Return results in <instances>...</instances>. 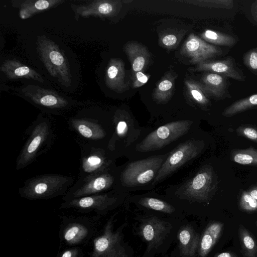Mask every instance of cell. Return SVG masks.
I'll return each instance as SVG.
<instances>
[{
	"instance_id": "1",
	"label": "cell",
	"mask_w": 257,
	"mask_h": 257,
	"mask_svg": "<svg viewBox=\"0 0 257 257\" xmlns=\"http://www.w3.org/2000/svg\"><path fill=\"white\" fill-rule=\"evenodd\" d=\"M218 186V176L213 166L206 163L179 183L167 186L164 191L187 215H197L211 201Z\"/></svg>"
},
{
	"instance_id": "2",
	"label": "cell",
	"mask_w": 257,
	"mask_h": 257,
	"mask_svg": "<svg viewBox=\"0 0 257 257\" xmlns=\"http://www.w3.org/2000/svg\"><path fill=\"white\" fill-rule=\"evenodd\" d=\"M197 129L198 122L193 118L174 120L155 127H150L124 157L128 160H134L170 153Z\"/></svg>"
},
{
	"instance_id": "3",
	"label": "cell",
	"mask_w": 257,
	"mask_h": 257,
	"mask_svg": "<svg viewBox=\"0 0 257 257\" xmlns=\"http://www.w3.org/2000/svg\"><path fill=\"white\" fill-rule=\"evenodd\" d=\"M133 233L145 243L142 257L163 256L175 242L179 230L186 218L167 217L136 211Z\"/></svg>"
},
{
	"instance_id": "4",
	"label": "cell",
	"mask_w": 257,
	"mask_h": 257,
	"mask_svg": "<svg viewBox=\"0 0 257 257\" xmlns=\"http://www.w3.org/2000/svg\"><path fill=\"white\" fill-rule=\"evenodd\" d=\"M169 154L128 160L120 166L116 189L126 193L152 190V186L158 171Z\"/></svg>"
},
{
	"instance_id": "5",
	"label": "cell",
	"mask_w": 257,
	"mask_h": 257,
	"mask_svg": "<svg viewBox=\"0 0 257 257\" xmlns=\"http://www.w3.org/2000/svg\"><path fill=\"white\" fill-rule=\"evenodd\" d=\"M114 133L107 150L115 160L125 155L142 139L150 127L141 126L131 112L119 108L113 112Z\"/></svg>"
},
{
	"instance_id": "6",
	"label": "cell",
	"mask_w": 257,
	"mask_h": 257,
	"mask_svg": "<svg viewBox=\"0 0 257 257\" xmlns=\"http://www.w3.org/2000/svg\"><path fill=\"white\" fill-rule=\"evenodd\" d=\"M191 133L167 156L160 168L152 184V190L178 170L197 159L205 151L207 142L199 133Z\"/></svg>"
},
{
	"instance_id": "7",
	"label": "cell",
	"mask_w": 257,
	"mask_h": 257,
	"mask_svg": "<svg viewBox=\"0 0 257 257\" xmlns=\"http://www.w3.org/2000/svg\"><path fill=\"white\" fill-rule=\"evenodd\" d=\"M70 128L84 141V144L107 149L114 133L112 115L106 118L87 116H75L68 121Z\"/></svg>"
},
{
	"instance_id": "8",
	"label": "cell",
	"mask_w": 257,
	"mask_h": 257,
	"mask_svg": "<svg viewBox=\"0 0 257 257\" xmlns=\"http://www.w3.org/2000/svg\"><path fill=\"white\" fill-rule=\"evenodd\" d=\"M72 177L60 174H44L28 179L19 189L28 199H48L67 193L73 183Z\"/></svg>"
},
{
	"instance_id": "9",
	"label": "cell",
	"mask_w": 257,
	"mask_h": 257,
	"mask_svg": "<svg viewBox=\"0 0 257 257\" xmlns=\"http://www.w3.org/2000/svg\"><path fill=\"white\" fill-rule=\"evenodd\" d=\"M36 44L38 53L48 73L62 85L69 87L71 75L69 63L64 53L45 35L37 37Z\"/></svg>"
},
{
	"instance_id": "10",
	"label": "cell",
	"mask_w": 257,
	"mask_h": 257,
	"mask_svg": "<svg viewBox=\"0 0 257 257\" xmlns=\"http://www.w3.org/2000/svg\"><path fill=\"white\" fill-rule=\"evenodd\" d=\"M52 137L49 119L40 115L31 126L29 136L17 157L16 170L22 169L33 163L44 147L51 143Z\"/></svg>"
},
{
	"instance_id": "11",
	"label": "cell",
	"mask_w": 257,
	"mask_h": 257,
	"mask_svg": "<svg viewBox=\"0 0 257 257\" xmlns=\"http://www.w3.org/2000/svg\"><path fill=\"white\" fill-rule=\"evenodd\" d=\"M120 166L77 181L68 190L64 199L74 198L106 192L116 189Z\"/></svg>"
},
{
	"instance_id": "12",
	"label": "cell",
	"mask_w": 257,
	"mask_h": 257,
	"mask_svg": "<svg viewBox=\"0 0 257 257\" xmlns=\"http://www.w3.org/2000/svg\"><path fill=\"white\" fill-rule=\"evenodd\" d=\"M125 203L132 205L138 211L183 219L187 217L166 196L154 191L137 194L129 193Z\"/></svg>"
},
{
	"instance_id": "13",
	"label": "cell",
	"mask_w": 257,
	"mask_h": 257,
	"mask_svg": "<svg viewBox=\"0 0 257 257\" xmlns=\"http://www.w3.org/2000/svg\"><path fill=\"white\" fill-rule=\"evenodd\" d=\"M115 162L106 148L83 144L78 181L111 169L117 166Z\"/></svg>"
},
{
	"instance_id": "14",
	"label": "cell",
	"mask_w": 257,
	"mask_h": 257,
	"mask_svg": "<svg viewBox=\"0 0 257 257\" xmlns=\"http://www.w3.org/2000/svg\"><path fill=\"white\" fill-rule=\"evenodd\" d=\"M128 194L115 189L104 193L66 201V203L70 206L83 209L94 208L99 210H107L125 203Z\"/></svg>"
},
{
	"instance_id": "15",
	"label": "cell",
	"mask_w": 257,
	"mask_h": 257,
	"mask_svg": "<svg viewBox=\"0 0 257 257\" xmlns=\"http://www.w3.org/2000/svg\"><path fill=\"white\" fill-rule=\"evenodd\" d=\"M200 238L201 233L195 222L186 218L179 230L176 246L170 257H199Z\"/></svg>"
},
{
	"instance_id": "16",
	"label": "cell",
	"mask_w": 257,
	"mask_h": 257,
	"mask_svg": "<svg viewBox=\"0 0 257 257\" xmlns=\"http://www.w3.org/2000/svg\"><path fill=\"white\" fill-rule=\"evenodd\" d=\"M181 53L188 58L191 63L197 65L220 55L222 51L191 33L183 45Z\"/></svg>"
},
{
	"instance_id": "17",
	"label": "cell",
	"mask_w": 257,
	"mask_h": 257,
	"mask_svg": "<svg viewBox=\"0 0 257 257\" xmlns=\"http://www.w3.org/2000/svg\"><path fill=\"white\" fill-rule=\"evenodd\" d=\"M122 1L118 0H95L85 5L72 4L74 19L90 17L105 18L116 15L122 7Z\"/></svg>"
},
{
	"instance_id": "18",
	"label": "cell",
	"mask_w": 257,
	"mask_h": 257,
	"mask_svg": "<svg viewBox=\"0 0 257 257\" xmlns=\"http://www.w3.org/2000/svg\"><path fill=\"white\" fill-rule=\"evenodd\" d=\"M24 95L35 104L49 109H61L67 106L68 101L57 92L38 85L29 84L22 89Z\"/></svg>"
},
{
	"instance_id": "19",
	"label": "cell",
	"mask_w": 257,
	"mask_h": 257,
	"mask_svg": "<svg viewBox=\"0 0 257 257\" xmlns=\"http://www.w3.org/2000/svg\"><path fill=\"white\" fill-rule=\"evenodd\" d=\"M196 70L214 73L238 81H244V76L230 58L224 60L206 61L197 65Z\"/></svg>"
},
{
	"instance_id": "20",
	"label": "cell",
	"mask_w": 257,
	"mask_h": 257,
	"mask_svg": "<svg viewBox=\"0 0 257 257\" xmlns=\"http://www.w3.org/2000/svg\"><path fill=\"white\" fill-rule=\"evenodd\" d=\"M105 84L108 88L117 93H121L128 89L125 82L124 64L120 59H110L105 73Z\"/></svg>"
},
{
	"instance_id": "21",
	"label": "cell",
	"mask_w": 257,
	"mask_h": 257,
	"mask_svg": "<svg viewBox=\"0 0 257 257\" xmlns=\"http://www.w3.org/2000/svg\"><path fill=\"white\" fill-rule=\"evenodd\" d=\"M65 1L63 0H24L13 1L14 7L19 9V15L23 20L30 18L36 14L56 7Z\"/></svg>"
},
{
	"instance_id": "22",
	"label": "cell",
	"mask_w": 257,
	"mask_h": 257,
	"mask_svg": "<svg viewBox=\"0 0 257 257\" xmlns=\"http://www.w3.org/2000/svg\"><path fill=\"white\" fill-rule=\"evenodd\" d=\"M0 69L10 79L25 78L33 79L40 83L44 82L43 77L36 71L17 60H5L3 62Z\"/></svg>"
},
{
	"instance_id": "23",
	"label": "cell",
	"mask_w": 257,
	"mask_h": 257,
	"mask_svg": "<svg viewBox=\"0 0 257 257\" xmlns=\"http://www.w3.org/2000/svg\"><path fill=\"white\" fill-rule=\"evenodd\" d=\"M124 50L132 65L133 77L137 72H144L150 58L147 48L140 43L132 42L126 43Z\"/></svg>"
},
{
	"instance_id": "24",
	"label": "cell",
	"mask_w": 257,
	"mask_h": 257,
	"mask_svg": "<svg viewBox=\"0 0 257 257\" xmlns=\"http://www.w3.org/2000/svg\"><path fill=\"white\" fill-rule=\"evenodd\" d=\"M223 227V224L222 222L213 221L207 225L201 233L199 257L207 256L220 236Z\"/></svg>"
},
{
	"instance_id": "25",
	"label": "cell",
	"mask_w": 257,
	"mask_h": 257,
	"mask_svg": "<svg viewBox=\"0 0 257 257\" xmlns=\"http://www.w3.org/2000/svg\"><path fill=\"white\" fill-rule=\"evenodd\" d=\"M200 84L208 95L221 99L227 94L226 80L222 75L207 73L201 78Z\"/></svg>"
},
{
	"instance_id": "26",
	"label": "cell",
	"mask_w": 257,
	"mask_h": 257,
	"mask_svg": "<svg viewBox=\"0 0 257 257\" xmlns=\"http://www.w3.org/2000/svg\"><path fill=\"white\" fill-rule=\"evenodd\" d=\"M175 76L166 74L158 83L153 94V100L159 105H164L170 100L175 88Z\"/></svg>"
},
{
	"instance_id": "27",
	"label": "cell",
	"mask_w": 257,
	"mask_h": 257,
	"mask_svg": "<svg viewBox=\"0 0 257 257\" xmlns=\"http://www.w3.org/2000/svg\"><path fill=\"white\" fill-rule=\"evenodd\" d=\"M238 235L244 257H257V240L242 224L239 226Z\"/></svg>"
},
{
	"instance_id": "28",
	"label": "cell",
	"mask_w": 257,
	"mask_h": 257,
	"mask_svg": "<svg viewBox=\"0 0 257 257\" xmlns=\"http://www.w3.org/2000/svg\"><path fill=\"white\" fill-rule=\"evenodd\" d=\"M185 85L191 100L201 107H206L210 104L208 95L202 88L200 83L192 79H185Z\"/></svg>"
},
{
	"instance_id": "29",
	"label": "cell",
	"mask_w": 257,
	"mask_h": 257,
	"mask_svg": "<svg viewBox=\"0 0 257 257\" xmlns=\"http://www.w3.org/2000/svg\"><path fill=\"white\" fill-rule=\"evenodd\" d=\"M200 36L205 42L216 45L230 47L236 43V40L232 36L209 29L204 31Z\"/></svg>"
},
{
	"instance_id": "30",
	"label": "cell",
	"mask_w": 257,
	"mask_h": 257,
	"mask_svg": "<svg viewBox=\"0 0 257 257\" xmlns=\"http://www.w3.org/2000/svg\"><path fill=\"white\" fill-rule=\"evenodd\" d=\"M256 105L257 93L235 101L224 109L222 114L226 117L231 116Z\"/></svg>"
},
{
	"instance_id": "31",
	"label": "cell",
	"mask_w": 257,
	"mask_h": 257,
	"mask_svg": "<svg viewBox=\"0 0 257 257\" xmlns=\"http://www.w3.org/2000/svg\"><path fill=\"white\" fill-rule=\"evenodd\" d=\"M232 160L243 165H257V150L250 147L246 149L236 150L231 153Z\"/></svg>"
},
{
	"instance_id": "32",
	"label": "cell",
	"mask_w": 257,
	"mask_h": 257,
	"mask_svg": "<svg viewBox=\"0 0 257 257\" xmlns=\"http://www.w3.org/2000/svg\"><path fill=\"white\" fill-rule=\"evenodd\" d=\"M196 5L211 8L231 9L233 7L232 0H203L197 1Z\"/></svg>"
},
{
	"instance_id": "33",
	"label": "cell",
	"mask_w": 257,
	"mask_h": 257,
	"mask_svg": "<svg viewBox=\"0 0 257 257\" xmlns=\"http://www.w3.org/2000/svg\"><path fill=\"white\" fill-rule=\"evenodd\" d=\"M239 207L246 212H252L257 210V200L253 198L248 192L244 191L240 199Z\"/></svg>"
},
{
	"instance_id": "34",
	"label": "cell",
	"mask_w": 257,
	"mask_h": 257,
	"mask_svg": "<svg viewBox=\"0 0 257 257\" xmlns=\"http://www.w3.org/2000/svg\"><path fill=\"white\" fill-rule=\"evenodd\" d=\"M244 65L253 73L257 74V48L247 51L243 56Z\"/></svg>"
},
{
	"instance_id": "35",
	"label": "cell",
	"mask_w": 257,
	"mask_h": 257,
	"mask_svg": "<svg viewBox=\"0 0 257 257\" xmlns=\"http://www.w3.org/2000/svg\"><path fill=\"white\" fill-rule=\"evenodd\" d=\"M236 131L240 135L257 143V126H240Z\"/></svg>"
},
{
	"instance_id": "36",
	"label": "cell",
	"mask_w": 257,
	"mask_h": 257,
	"mask_svg": "<svg viewBox=\"0 0 257 257\" xmlns=\"http://www.w3.org/2000/svg\"><path fill=\"white\" fill-rule=\"evenodd\" d=\"M161 43L166 48H174L178 43V38L174 34H166L160 38Z\"/></svg>"
},
{
	"instance_id": "37",
	"label": "cell",
	"mask_w": 257,
	"mask_h": 257,
	"mask_svg": "<svg viewBox=\"0 0 257 257\" xmlns=\"http://www.w3.org/2000/svg\"><path fill=\"white\" fill-rule=\"evenodd\" d=\"M150 77V75L145 74L142 71L137 72L133 77V86L135 88H139L146 83Z\"/></svg>"
},
{
	"instance_id": "38",
	"label": "cell",
	"mask_w": 257,
	"mask_h": 257,
	"mask_svg": "<svg viewBox=\"0 0 257 257\" xmlns=\"http://www.w3.org/2000/svg\"><path fill=\"white\" fill-rule=\"evenodd\" d=\"M110 238L107 236H103L98 238L95 243V249L100 252H104L110 245Z\"/></svg>"
},
{
	"instance_id": "39",
	"label": "cell",
	"mask_w": 257,
	"mask_h": 257,
	"mask_svg": "<svg viewBox=\"0 0 257 257\" xmlns=\"http://www.w3.org/2000/svg\"><path fill=\"white\" fill-rule=\"evenodd\" d=\"M79 227L74 226L69 228L64 235V238L67 241L72 240L79 232Z\"/></svg>"
},
{
	"instance_id": "40",
	"label": "cell",
	"mask_w": 257,
	"mask_h": 257,
	"mask_svg": "<svg viewBox=\"0 0 257 257\" xmlns=\"http://www.w3.org/2000/svg\"><path fill=\"white\" fill-rule=\"evenodd\" d=\"M250 11L254 21L257 24V0L251 4Z\"/></svg>"
},
{
	"instance_id": "41",
	"label": "cell",
	"mask_w": 257,
	"mask_h": 257,
	"mask_svg": "<svg viewBox=\"0 0 257 257\" xmlns=\"http://www.w3.org/2000/svg\"><path fill=\"white\" fill-rule=\"evenodd\" d=\"M214 257H238V256L233 252L227 251L216 254Z\"/></svg>"
},
{
	"instance_id": "42",
	"label": "cell",
	"mask_w": 257,
	"mask_h": 257,
	"mask_svg": "<svg viewBox=\"0 0 257 257\" xmlns=\"http://www.w3.org/2000/svg\"><path fill=\"white\" fill-rule=\"evenodd\" d=\"M248 192L253 198L257 200V187L252 188Z\"/></svg>"
},
{
	"instance_id": "43",
	"label": "cell",
	"mask_w": 257,
	"mask_h": 257,
	"mask_svg": "<svg viewBox=\"0 0 257 257\" xmlns=\"http://www.w3.org/2000/svg\"><path fill=\"white\" fill-rule=\"evenodd\" d=\"M72 256V252L70 250H67L63 253L62 255V257H71Z\"/></svg>"
},
{
	"instance_id": "44",
	"label": "cell",
	"mask_w": 257,
	"mask_h": 257,
	"mask_svg": "<svg viewBox=\"0 0 257 257\" xmlns=\"http://www.w3.org/2000/svg\"><path fill=\"white\" fill-rule=\"evenodd\" d=\"M161 257H170V256H169V255L166 254L165 255L161 256Z\"/></svg>"
},
{
	"instance_id": "45",
	"label": "cell",
	"mask_w": 257,
	"mask_h": 257,
	"mask_svg": "<svg viewBox=\"0 0 257 257\" xmlns=\"http://www.w3.org/2000/svg\"><path fill=\"white\" fill-rule=\"evenodd\" d=\"M255 224H256V225L257 226V220L255 221Z\"/></svg>"
}]
</instances>
